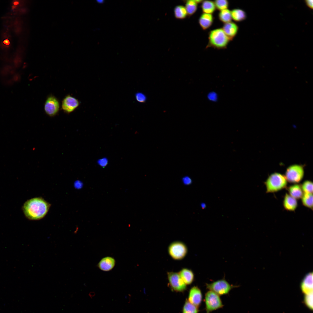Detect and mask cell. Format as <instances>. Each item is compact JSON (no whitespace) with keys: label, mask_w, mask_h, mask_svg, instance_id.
<instances>
[{"label":"cell","mask_w":313,"mask_h":313,"mask_svg":"<svg viewBox=\"0 0 313 313\" xmlns=\"http://www.w3.org/2000/svg\"><path fill=\"white\" fill-rule=\"evenodd\" d=\"M79 101L70 94L67 95L63 99L61 103L62 109L65 112L70 113L74 111L79 106Z\"/></svg>","instance_id":"obj_10"},{"label":"cell","mask_w":313,"mask_h":313,"mask_svg":"<svg viewBox=\"0 0 313 313\" xmlns=\"http://www.w3.org/2000/svg\"><path fill=\"white\" fill-rule=\"evenodd\" d=\"M301 198L303 205L304 206L312 210L313 208L312 194L304 193Z\"/></svg>","instance_id":"obj_24"},{"label":"cell","mask_w":313,"mask_h":313,"mask_svg":"<svg viewBox=\"0 0 313 313\" xmlns=\"http://www.w3.org/2000/svg\"><path fill=\"white\" fill-rule=\"evenodd\" d=\"M304 175L303 167L296 164L290 165L287 168L285 176L287 181L296 183H299L302 179Z\"/></svg>","instance_id":"obj_7"},{"label":"cell","mask_w":313,"mask_h":313,"mask_svg":"<svg viewBox=\"0 0 313 313\" xmlns=\"http://www.w3.org/2000/svg\"><path fill=\"white\" fill-rule=\"evenodd\" d=\"M214 18L212 14L203 13L200 16L199 23L202 29L205 30L212 25Z\"/></svg>","instance_id":"obj_14"},{"label":"cell","mask_w":313,"mask_h":313,"mask_svg":"<svg viewBox=\"0 0 313 313\" xmlns=\"http://www.w3.org/2000/svg\"><path fill=\"white\" fill-rule=\"evenodd\" d=\"M201 206L202 208L204 209L206 207V205L205 203H202L201 204Z\"/></svg>","instance_id":"obj_36"},{"label":"cell","mask_w":313,"mask_h":313,"mask_svg":"<svg viewBox=\"0 0 313 313\" xmlns=\"http://www.w3.org/2000/svg\"><path fill=\"white\" fill-rule=\"evenodd\" d=\"M206 288L219 296L227 294L233 288L239 287L230 284L224 278L205 284Z\"/></svg>","instance_id":"obj_4"},{"label":"cell","mask_w":313,"mask_h":313,"mask_svg":"<svg viewBox=\"0 0 313 313\" xmlns=\"http://www.w3.org/2000/svg\"><path fill=\"white\" fill-rule=\"evenodd\" d=\"M136 98L137 100L140 102H143L146 100V98L145 96L141 93H138L136 94Z\"/></svg>","instance_id":"obj_29"},{"label":"cell","mask_w":313,"mask_h":313,"mask_svg":"<svg viewBox=\"0 0 313 313\" xmlns=\"http://www.w3.org/2000/svg\"><path fill=\"white\" fill-rule=\"evenodd\" d=\"M208 41L207 47L220 49L226 48L230 40L222 28H219L209 32Z\"/></svg>","instance_id":"obj_2"},{"label":"cell","mask_w":313,"mask_h":313,"mask_svg":"<svg viewBox=\"0 0 313 313\" xmlns=\"http://www.w3.org/2000/svg\"><path fill=\"white\" fill-rule=\"evenodd\" d=\"M287 181L285 176L281 174L276 172L271 174L265 182L266 192H274L285 188Z\"/></svg>","instance_id":"obj_3"},{"label":"cell","mask_w":313,"mask_h":313,"mask_svg":"<svg viewBox=\"0 0 313 313\" xmlns=\"http://www.w3.org/2000/svg\"><path fill=\"white\" fill-rule=\"evenodd\" d=\"M304 301L306 305L311 309L313 308V292L305 294Z\"/></svg>","instance_id":"obj_28"},{"label":"cell","mask_w":313,"mask_h":313,"mask_svg":"<svg viewBox=\"0 0 313 313\" xmlns=\"http://www.w3.org/2000/svg\"><path fill=\"white\" fill-rule=\"evenodd\" d=\"M203 299V295L201 289L197 286H194L190 289L188 300L192 304L199 307Z\"/></svg>","instance_id":"obj_11"},{"label":"cell","mask_w":313,"mask_h":313,"mask_svg":"<svg viewBox=\"0 0 313 313\" xmlns=\"http://www.w3.org/2000/svg\"><path fill=\"white\" fill-rule=\"evenodd\" d=\"M222 28L225 34L231 41L237 34L239 30V27L235 23L230 21L224 23Z\"/></svg>","instance_id":"obj_12"},{"label":"cell","mask_w":313,"mask_h":313,"mask_svg":"<svg viewBox=\"0 0 313 313\" xmlns=\"http://www.w3.org/2000/svg\"><path fill=\"white\" fill-rule=\"evenodd\" d=\"M287 190L289 195L296 199L301 198L303 194L301 185L298 184L289 186Z\"/></svg>","instance_id":"obj_18"},{"label":"cell","mask_w":313,"mask_h":313,"mask_svg":"<svg viewBox=\"0 0 313 313\" xmlns=\"http://www.w3.org/2000/svg\"><path fill=\"white\" fill-rule=\"evenodd\" d=\"M204 301L206 313H210L224 306L220 296L211 291L205 293Z\"/></svg>","instance_id":"obj_5"},{"label":"cell","mask_w":313,"mask_h":313,"mask_svg":"<svg viewBox=\"0 0 313 313\" xmlns=\"http://www.w3.org/2000/svg\"><path fill=\"white\" fill-rule=\"evenodd\" d=\"M169 285L171 289L177 292H183L187 288V285L182 280L178 272H167Z\"/></svg>","instance_id":"obj_8"},{"label":"cell","mask_w":313,"mask_h":313,"mask_svg":"<svg viewBox=\"0 0 313 313\" xmlns=\"http://www.w3.org/2000/svg\"><path fill=\"white\" fill-rule=\"evenodd\" d=\"M95 295V293L94 292H91L89 294V295L91 298H92Z\"/></svg>","instance_id":"obj_35"},{"label":"cell","mask_w":313,"mask_h":313,"mask_svg":"<svg viewBox=\"0 0 313 313\" xmlns=\"http://www.w3.org/2000/svg\"><path fill=\"white\" fill-rule=\"evenodd\" d=\"M231 14L232 19L238 22L245 20L247 17L245 12L239 8L234 9L232 10L231 11Z\"/></svg>","instance_id":"obj_19"},{"label":"cell","mask_w":313,"mask_h":313,"mask_svg":"<svg viewBox=\"0 0 313 313\" xmlns=\"http://www.w3.org/2000/svg\"><path fill=\"white\" fill-rule=\"evenodd\" d=\"M218 18L219 20L224 23L231 21V11L228 9L220 11Z\"/></svg>","instance_id":"obj_21"},{"label":"cell","mask_w":313,"mask_h":313,"mask_svg":"<svg viewBox=\"0 0 313 313\" xmlns=\"http://www.w3.org/2000/svg\"><path fill=\"white\" fill-rule=\"evenodd\" d=\"M50 204L41 198L30 199L24 204L23 209L26 216L32 220H37L43 218L47 213Z\"/></svg>","instance_id":"obj_1"},{"label":"cell","mask_w":313,"mask_h":313,"mask_svg":"<svg viewBox=\"0 0 313 313\" xmlns=\"http://www.w3.org/2000/svg\"><path fill=\"white\" fill-rule=\"evenodd\" d=\"M178 273L187 285L191 284L194 281V275L191 270L185 268H183Z\"/></svg>","instance_id":"obj_15"},{"label":"cell","mask_w":313,"mask_h":313,"mask_svg":"<svg viewBox=\"0 0 313 313\" xmlns=\"http://www.w3.org/2000/svg\"><path fill=\"white\" fill-rule=\"evenodd\" d=\"M197 3L195 0H188L185 3V8L187 14L191 15L194 14L197 9Z\"/></svg>","instance_id":"obj_23"},{"label":"cell","mask_w":313,"mask_h":313,"mask_svg":"<svg viewBox=\"0 0 313 313\" xmlns=\"http://www.w3.org/2000/svg\"><path fill=\"white\" fill-rule=\"evenodd\" d=\"M97 2L98 3H102L104 1L103 0H97Z\"/></svg>","instance_id":"obj_37"},{"label":"cell","mask_w":313,"mask_h":313,"mask_svg":"<svg viewBox=\"0 0 313 313\" xmlns=\"http://www.w3.org/2000/svg\"><path fill=\"white\" fill-rule=\"evenodd\" d=\"M175 17L178 19H183L186 17L187 13L185 7L182 6H176L174 9Z\"/></svg>","instance_id":"obj_25"},{"label":"cell","mask_w":313,"mask_h":313,"mask_svg":"<svg viewBox=\"0 0 313 313\" xmlns=\"http://www.w3.org/2000/svg\"><path fill=\"white\" fill-rule=\"evenodd\" d=\"M98 164L102 167H105L108 163V160L105 158L100 159L98 161Z\"/></svg>","instance_id":"obj_31"},{"label":"cell","mask_w":313,"mask_h":313,"mask_svg":"<svg viewBox=\"0 0 313 313\" xmlns=\"http://www.w3.org/2000/svg\"><path fill=\"white\" fill-rule=\"evenodd\" d=\"M201 8L203 13L211 14L216 9L214 2L209 0L203 1L202 3Z\"/></svg>","instance_id":"obj_20"},{"label":"cell","mask_w":313,"mask_h":313,"mask_svg":"<svg viewBox=\"0 0 313 313\" xmlns=\"http://www.w3.org/2000/svg\"><path fill=\"white\" fill-rule=\"evenodd\" d=\"M199 307L191 303L186 299L183 305L182 313H198Z\"/></svg>","instance_id":"obj_22"},{"label":"cell","mask_w":313,"mask_h":313,"mask_svg":"<svg viewBox=\"0 0 313 313\" xmlns=\"http://www.w3.org/2000/svg\"><path fill=\"white\" fill-rule=\"evenodd\" d=\"M209 99L212 101H215L217 98V95L215 93H211L208 95Z\"/></svg>","instance_id":"obj_32"},{"label":"cell","mask_w":313,"mask_h":313,"mask_svg":"<svg viewBox=\"0 0 313 313\" xmlns=\"http://www.w3.org/2000/svg\"><path fill=\"white\" fill-rule=\"evenodd\" d=\"M168 252L169 255L173 259L180 260L187 255L188 248L185 243L181 241H174L168 246Z\"/></svg>","instance_id":"obj_6"},{"label":"cell","mask_w":313,"mask_h":313,"mask_svg":"<svg viewBox=\"0 0 313 313\" xmlns=\"http://www.w3.org/2000/svg\"><path fill=\"white\" fill-rule=\"evenodd\" d=\"M76 185L77 188H79L82 187L83 184L80 181H77Z\"/></svg>","instance_id":"obj_34"},{"label":"cell","mask_w":313,"mask_h":313,"mask_svg":"<svg viewBox=\"0 0 313 313\" xmlns=\"http://www.w3.org/2000/svg\"><path fill=\"white\" fill-rule=\"evenodd\" d=\"M305 1L306 5L308 7L312 9L313 1L312 0H305Z\"/></svg>","instance_id":"obj_33"},{"label":"cell","mask_w":313,"mask_h":313,"mask_svg":"<svg viewBox=\"0 0 313 313\" xmlns=\"http://www.w3.org/2000/svg\"><path fill=\"white\" fill-rule=\"evenodd\" d=\"M302 291L305 294L313 292V274L310 272L305 276L301 283Z\"/></svg>","instance_id":"obj_13"},{"label":"cell","mask_w":313,"mask_h":313,"mask_svg":"<svg viewBox=\"0 0 313 313\" xmlns=\"http://www.w3.org/2000/svg\"><path fill=\"white\" fill-rule=\"evenodd\" d=\"M115 263L114 259L111 257H106L103 258L99 262L98 266L100 269L105 271L111 270Z\"/></svg>","instance_id":"obj_16"},{"label":"cell","mask_w":313,"mask_h":313,"mask_svg":"<svg viewBox=\"0 0 313 313\" xmlns=\"http://www.w3.org/2000/svg\"><path fill=\"white\" fill-rule=\"evenodd\" d=\"M302 190L304 193L312 194L313 183L310 181H306L301 185Z\"/></svg>","instance_id":"obj_27"},{"label":"cell","mask_w":313,"mask_h":313,"mask_svg":"<svg viewBox=\"0 0 313 313\" xmlns=\"http://www.w3.org/2000/svg\"><path fill=\"white\" fill-rule=\"evenodd\" d=\"M216 9L221 11L228 9L229 5L228 1L227 0H217L214 1Z\"/></svg>","instance_id":"obj_26"},{"label":"cell","mask_w":313,"mask_h":313,"mask_svg":"<svg viewBox=\"0 0 313 313\" xmlns=\"http://www.w3.org/2000/svg\"><path fill=\"white\" fill-rule=\"evenodd\" d=\"M60 107L58 99L54 95L51 94L47 98L44 105L45 112L49 116H55L58 112Z\"/></svg>","instance_id":"obj_9"},{"label":"cell","mask_w":313,"mask_h":313,"mask_svg":"<svg viewBox=\"0 0 313 313\" xmlns=\"http://www.w3.org/2000/svg\"><path fill=\"white\" fill-rule=\"evenodd\" d=\"M182 181L183 184L186 185H189L192 183L191 179L188 176H184L182 178Z\"/></svg>","instance_id":"obj_30"},{"label":"cell","mask_w":313,"mask_h":313,"mask_svg":"<svg viewBox=\"0 0 313 313\" xmlns=\"http://www.w3.org/2000/svg\"><path fill=\"white\" fill-rule=\"evenodd\" d=\"M296 199L289 194L286 193L283 202V206L285 209L288 211H294L298 205L297 201Z\"/></svg>","instance_id":"obj_17"}]
</instances>
